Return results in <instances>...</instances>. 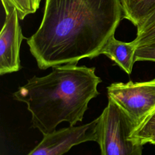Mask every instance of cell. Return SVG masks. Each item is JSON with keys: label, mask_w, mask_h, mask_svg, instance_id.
Here are the masks:
<instances>
[{"label": "cell", "mask_w": 155, "mask_h": 155, "mask_svg": "<svg viewBox=\"0 0 155 155\" xmlns=\"http://www.w3.org/2000/svg\"><path fill=\"white\" fill-rule=\"evenodd\" d=\"M122 18L121 0H45L40 26L27 42L41 70L77 64L101 54Z\"/></svg>", "instance_id": "6da1fadb"}, {"label": "cell", "mask_w": 155, "mask_h": 155, "mask_svg": "<svg viewBox=\"0 0 155 155\" xmlns=\"http://www.w3.org/2000/svg\"><path fill=\"white\" fill-rule=\"evenodd\" d=\"M101 82L94 67L67 64L52 67L45 76L28 79L13 97L27 105L32 127L45 135L61 122L74 126L82 122L90 101L99 94Z\"/></svg>", "instance_id": "7a4b0ae2"}, {"label": "cell", "mask_w": 155, "mask_h": 155, "mask_svg": "<svg viewBox=\"0 0 155 155\" xmlns=\"http://www.w3.org/2000/svg\"><path fill=\"white\" fill-rule=\"evenodd\" d=\"M97 119L96 142L101 155H142L143 145L130 139L134 125L114 102L108 99Z\"/></svg>", "instance_id": "3957f363"}, {"label": "cell", "mask_w": 155, "mask_h": 155, "mask_svg": "<svg viewBox=\"0 0 155 155\" xmlns=\"http://www.w3.org/2000/svg\"><path fill=\"white\" fill-rule=\"evenodd\" d=\"M108 99L127 116L134 129L155 111V79L144 81L114 82L107 88Z\"/></svg>", "instance_id": "277c9868"}, {"label": "cell", "mask_w": 155, "mask_h": 155, "mask_svg": "<svg viewBox=\"0 0 155 155\" xmlns=\"http://www.w3.org/2000/svg\"><path fill=\"white\" fill-rule=\"evenodd\" d=\"M97 119L79 126H69L45 135L26 155H63L73 147L89 141L96 142Z\"/></svg>", "instance_id": "5b68a950"}, {"label": "cell", "mask_w": 155, "mask_h": 155, "mask_svg": "<svg viewBox=\"0 0 155 155\" xmlns=\"http://www.w3.org/2000/svg\"><path fill=\"white\" fill-rule=\"evenodd\" d=\"M17 11L5 12V19L0 33V74L19 71L21 68L20 47L25 38L22 33Z\"/></svg>", "instance_id": "8992f818"}, {"label": "cell", "mask_w": 155, "mask_h": 155, "mask_svg": "<svg viewBox=\"0 0 155 155\" xmlns=\"http://www.w3.org/2000/svg\"><path fill=\"white\" fill-rule=\"evenodd\" d=\"M137 45L131 41L122 42L117 40L114 35L111 36L102 48L101 54H104L113 61L127 74L132 72L135 63L134 56Z\"/></svg>", "instance_id": "52a82bcc"}, {"label": "cell", "mask_w": 155, "mask_h": 155, "mask_svg": "<svg viewBox=\"0 0 155 155\" xmlns=\"http://www.w3.org/2000/svg\"><path fill=\"white\" fill-rule=\"evenodd\" d=\"M124 18L136 27L154 10L155 0H121Z\"/></svg>", "instance_id": "ba28073f"}, {"label": "cell", "mask_w": 155, "mask_h": 155, "mask_svg": "<svg viewBox=\"0 0 155 155\" xmlns=\"http://www.w3.org/2000/svg\"><path fill=\"white\" fill-rule=\"evenodd\" d=\"M130 139L142 145L146 143L155 144V111L133 130Z\"/></svg>", "instance_id": "9c48e42d"}, {"label": "cell", "mask_w": 155, "mask_h": 155, "mask_svg": "<svg viewBox=\"0 0 155 155\" xmlns=\"http://www.w3.org/2000/svg\"><path fill=\"white\" fill-rule=\"evenodd\" d=\"M41 0H1L5 12L14 8L19 19L23 20L27 15L34 13L39 8Z\"/></svg>", "instance_id": "30bf717a"}, {"label": "cell", "mask_w": 155, "mask_h": 155, "mask_svg": "<svg viewBox=\"0 0 155 155\" xmlns=\"http://www.w3.org/2000/svg\"><path fill=\"white\" fill-rule=\"evenodd\" d=\"M133 41L137 47L155 43V24L144 28H137L136 37Z\"/></svg>", "instance_id": "8fae6325"}, {"label": "cell", "mask_w": 155, "mask_h": 155, "mask_svg": "<svg viewBox=\"0 0 155 155\" xmlns=\"http://www.w3.org/2000/svg\"><path fill=\"white\" fill-rule=\"evenodd\" d=\"M134 61L135 62L137 61L155 62V43L137 47L135 52Z\"/></svg>", "instance_id": "7c38bea8"}, {"label": "cell", "mask_w": 155, "mask_h": 155, "mask_svg": "<svg viewBox=\"0 0 155 155\" xmlns=\"http://www.w3.org/2000/svg\"><path fill=\"white\" fill-rule=\"evenodd\" d=\"M155 24V10L137 28H144Z\"/></svg>", "instance_id": "4fadbf2b"}]
</instances>
